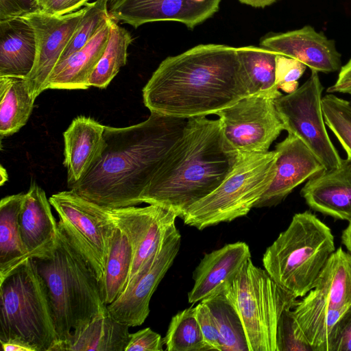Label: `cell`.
<instances>
[{"label": "cell", "instance_id": "obj_37", "mask_svg": "<svg viewBox=\"0 0 351 351\" xmlns=\"http://www.w3.org/2000/svg\"><path fill=\"white\" fill-rule=\"evenodd\" d=\"M196 317L209 349L222 351L217 326L208 306L201 301L195 306Z\"/></svg>", "mask_w": 351, "mask_h": 351}, {"label": "cell", "instance_id": "obj_47", "mask_svg": "<svg viewBox=\"0 0 351 351\" xmlns=\"http://www.w3.org/2000/svg\"><path fill=\"white\" fill-rule=\"evenodd\" d=\"M88 1H89V0H88ZM101 1H104L108 2V1H119V0H101Z\"/></svg>", "mask_w": 351, "mask_h": 351}, {"label": "cell", "instance_id": "obj_43", "mask_svg": "<svg viewBox=\"0 0 351 351\" xmlns=\"http://www.w3.org/2000/svg\"><path fill=\"white\" fill-rule=\"evenodd\" d=\"M1 344L3 351H36L31 345L16 339L1 341Z\"/></svg>", "mask_w": 351, "mask_h": 351}, {"label": "cell", "instance_id": "obj_16", "mask_svg": "<svg viewBox=\"0 0 351 351\" xmlns=\"http://www.w3.org/2000/svg\"><path fill=\"white\" fill-rule=\"evenodd\" d=\"M221 0H119L110 16L134 28L153 22L175 21L193 29L212 17Z\"/></svg>", "mask_w": 351, "mask_h": 351}, {"label": "cell", "instance_id": "obj_13", "mask_svg": "<svg viewBox=\"0 0 351 351\" xmlns=\"http://www.w3.org/2000/svg\"><path fill=\"white\" fill-rule=\"evenodd\" d=\"M106 208L114 225L125 234L133 249L129 282L156 254L165 239L178 229V216L173 211L154 204Z\"/></svg>", "mask_w": 351, "mask_h": 351}, {"label": "cell", "instance_id": "obj_12", "mask_svg": "<svg viewBox=\"0 0 351 351\" xmlns=\"http://www.w3.org/2000/svg\"><path fill=\"white\" fill-rule=\"evenodd\" d=\"M282 95L279 89L250 95L216 114L226 138L240 154L268 152L285 130L275 105Z\"/></svg>", "mask_w": 351, "mask_h": 351}, {"label": "cell", "instance_id": "obj_46", "mask_svg": "<svg viewBox=\"0 0 351 351\" xmlns=\"http://www.w3.org/2000/svg\"><path fill=\"white\" fill-rule=\"evenodd\" d=\"M1 185L3 184V183L8 180V176L6 173V170L3 169L2 166H1Z\"/></svg>", "mask_w": 351, "mask_h": 351}, {"label": "cell", "instance_id": "obj_35", "mask_svg": "<svg viewBox=\"0 0 351 351\" xmlns=\"http://www.w3.org/2000/svg\"><path fill=\"white\" fill-rule=\"evenodd\" d=\"M306 65L300 61L282 55L276 56V84L278 89L291 93L298 88V80Z\"/></svg>", "mask_w": 351, "mask_h": 351}, {"label": "cell", "instance_id": "obj_22", "mask_svg": "<svg viewBox=\"0 0 351 351\" xmlns=\"http://www.w3.org/2000/svg\"><path fill=\"white\" fill-rule=\"evenodd\" d=\"M51 206L45 191L32 182L25 193L19 219L22 241L30 258L46 254L55 244L58 222Z\"/></svg>", "mask_w": 351, "mask_h": 351}, {"label": "cell", "instance_id": "obj_25", "mask_svg": "<svg viewBox=\"0 0 351 351\" xmlns=\"http://www.w3.org/2000/svg\"><path fill=\"white\" fill-rule=\"evenodd\" d=\"M129 328L106 311L74 328L53 351H125L130 337Z\"/></svg>", "mask_w": 351, "mask_h": 351}, {"label": "cell", "instance_id": "obj_24", "mask_svg": "<svg viewBox=\"0 0 351 351\" xmlns=\"http://www.w3.org/2000/svg\"><path fill=\"white\" fill-rule=\"evenodd\" d=\"M36 58L33 27L23 17L0 21V76L27 77Z\"/></svg>", "mask_w": 351, "mask_h": 351}, {"label": "cell", "instance_id": "obj_40", "mask_svg": "<svg viewBox=\"0 0 351 351\" xmlns=\"http://www.w3.org/2000/svg\"><path fill=\"white\" fill-rule=\"evenodd\" d=\"M88 0H38L40 12L50 16H63L75 12Z\"/></svg>", "mask_w": 351, "mask_h": 351}, {"label": "cell", "instance_id": "obj_4", "mask_svg": "<svg viewBox=\"0 0 351 351\" xmlns=\"http://www.w3.org/2000/svg\"><path fill=\"white\" fill-rule=\"evenodd\" d=\"M32 260L47 290L58 344L74 328L108 311L95 272L58 222L53 247Z\"/></svg>", "mask_w": 351, "mask_h": 351}, {"label": "cell", "instance_id": "obj_7", "mask_svg": "<svg viewBox=\"0 0 351 351\" xmlns=\"http://www.w3.org/2000/svg\"><path fill=\"white\" fill-rule=\"evenodd\" d=\"M19 339L36 351L58 343L45 284L32 258L0 278V342Z\"/></svg>", "mask_w": 351, "mask_h": 351}, {"label": "cell", "instance_id": "obj_27", "mask_svg": "<svg viewBox=\"0 0 351 351\" xmlns=\"http://www.w3.org/2000/svg\"><path fill=\"white\" fill-rule=\"evenodd\" d=\"M0 136L17 132L27 122L34 108L35 98L27 78L0 76Z\"/></svg>", "mask_w": 351, "mask_h": 351}, {"label": "cell", "instance_id": "obj_9", "mask_svg": "<svg viewBox=\"0 0 351 351\" xmlns=\"http://www.w3.org/2000/svg\"><path fill=\"white\" fill-rule=\"evenodd\" d=\"M278 152L240 154L230 174L210 194L189 208L182 218L199 230L245 216L269 187Z\"/></svg>", "mask_w": 351, "mask_h": 351}, {"label": "cell", "instance_id": "obj_17", "mask_svg": "<svg viewBox=\"0 0 351 351\" xmlns=\"http://www.w3.org/2000/svg\"><path fill=\"white\" fill-rule=\"evenodd\" d=\"M275 150L278 152L275 176L254 208L279 204L295 187L325 170L312 152L294 134H288L276 144Z\"/></svg>", "mask_w": 351, "mask_h": 351}, {"label": "cell", "instance_id": "obj_29", "mask_svg": "<svg viewBox=\"0 0 351 351\" xmlns=\"http://www.w3.org/2000/svg\"><path fill=\"white\" fill-rule=\"evenodd\" d=\"M249 95L278 89L276 84L278 53L255 46L237 48Z\"/></svg>", "mask_w": 351, "mask_h": 351}, {"label": "cell", "instance_id": "obj_38", "mask_svg": "<svg viewBox=\"0 0 351 351\" xmlns=\"http://www.w3.org/2000/svg\"><path fill=\"white\" fill-rule=\"evenodd\" d=\"M164 341L160 334L145 328L130 334L125 351H162Z\"/></svg>", "mask_w": 351, "mask_h": 351}, {"label": "cell", "instance_id": "obj_20", "mask_svg": "<svg viewBox=\"0 0 351 351\" xmlns=\"http://www.w3.org/2000/svg\"><path fill=\"white\" fill-rule=\"evenodd\" d=\"M105 125L84 116L75 118L63 134L64 165L69 189L80 181L101 158L107 146Z\"/></svg>", "mask_w": 351, "mask_h": 351}, {"label": "cell", "instance_id": "obj_36", "mask_svg": "<svg viewBox=\"0 0 351 351\" xmlns=\"http://www.w3.org/2000/svg\"><path fill=\"white\" fill-rule=\"evenodd\" d=\"M291 310L285 311L280 317L276 337L278 351H313L311 346L297 338Z\"/></svg>", "mask_w": 351, "mask_h": 351}, {"label": "cell", "instance_id": "obj_1", "mask_svg": "<svg viewBox=\"0 0 351 351\" xmlns=\"http://www.w3.org/2000/svg\"><path fill=\"white\" fill-rule=\"evenodd\" d=\"M247 95L237 48L219 44L167 57L143 89L151 112L186 119L216 114Z\"/></svg>", "mask_w": 351, "mask_h": 351}, {"label": "cell", "instance_id": "obj_34", "mask_svg": "<svg viewBox=\"0 0 351 351\" xmlns=\"http://www.w3.org/2000/svg\"><path fill=\"white\" fill-rule=\"evenodd\" d=\"M322 106L326 125L351 160V102L329 93L322 97Z\"/></svg>", "mask_w": 351, "mask_h": 351}, {"label": "cell", "instance_id": "obj_28", "mask_svg": "<svg viewBox=\"0 0 351 351\" xmlns=\"http://www.w3.org/2000/svg\"><path fill=\"white\" fill-rule=\"evenodd\" d=\"M133 258V249L128 238L115 226L104 274L100 281L102 298L107 306L117 300L126 289Z\"/></svg>", "mask_w": 351, "mask_h": 351}, {"label": "cell", "instance_id": "obj_33", "mask_svg": "<svg viewBox=\"0 0 351 351\" xmlns=\"http://www.w3.org/2000/svg\"><path fill=\"white\" fill-rule=\"evenodd\" d=\"M84 8V13L63 51L60 61L86 45L110 19L106 1L96 0L92 3H86Z\"/></svg>", "mask_w": 351, "mask_h": 351}, {"label": "cell", "instance_id": "obj_18", "mask_svg": "<svg viewBox=\"0 0 351 351\" xmlns=\"http://www.w3.org/2000/svg\"><path fill=\"white\" fill-rule=\"evenodd\" d=\"M260 45L298 60L311 71L328 73L341 68V54L335 40L310 25L285 33H269L261 39Z\"/></svg>", "mask_w": 351, "mask_h": 351}, {"label": "cell", "instance_id": "obj_31", "mask_svg": "<svg viewBox=\"0 0 351 351\" xmlns=\"http://www.w3.org/2000/svg\"><path fill=\"white\" fill-rule=\"evenodd\" d=\"M202 301L208 306L216 322L222 351H249L241 319L226 297L220 293Z\"/></svg>", "mask_w": 351, "mask_h": 351}, {"label": "cell", "instance_id": "obj_8", "mask_svg": "<svg viewBox=\"0 0 351 351\" xmlns=\"http://www.w3.org/2000/svg\"><path fill=\"white\" fill-rule=\"evenodd\" d=\"M222 293L238 313L245 332L249 351H278L277 328L286 310L298 302L277 284L263 269L248 258Z\"/></svg>", "mask_w": 351, "mask_h": 351}, {"label": "cell", "instance_id": "obj_21", "mask_svg": "<svg viewBox=\"0 0 351 351\" xmlns=\"http://www.w3.org/2000/svg\"><path fill=\"white\" fill-rule=\"evenodd\" d=\"M301 195L314 210L334 218L351 220V160L347 157L335 169L324 170L308 180Z\"/></svg>", "mask_w": 351, "mask_h": 351}, {"label": "cell", "instance_id": "obj_6", "mask_svg": "<svg viewBox=\"0 0 351 351\" xmlns=\"http://www.w3.org/2000/svg\"><path fill=\"white\" fill-rule=\"evenodd\" d=\"M351 313V253L335 250L312 289L291 310L297 338L313 351H333L340 324Z\"/></svg>", "mask_w": 351, "mask_h": 351}, {"label": "cell", "instance_id": "obj_11", "mask_svg": "<svg viewBox=\"0 0 351 351\" xmlns=\"http://www.w3.org/2000/svg\"><path fill=\"white\" fill-rule=\"evenodd\" d=\"M49 200L58 213V222L89 263L100 282L115 226L106 208L71 190L55 193Z\"/></svg>", "mask_w": 351, "mask_h": 351}, {"label": "cell", "instance_id": "obj_14", "mask_svg": "<svg viewBox=\"0 0 351 351\" xmlns=\"http://www.w3.org/2000/svg\"><path fill=\"white\" fill-rule=\"evenodd\" d=\"M181 235L177 229L163 242L156 254L131 279L122 294L107 306L119 322L141 326L149 313L151 298L178 254Z\"/></svg>", "mask_w": 351, "mask_h": 351}, {"label": "cell", "instance_id": "obj_3", "mask_svg": "<svg viewBox=\"0 0 351 351\" xmlns=\"http://www.w3.org/2000/svg\"><path fill=\"white\" fill-rule=\"evenodd\" d=\"M240 154L226 138L219 119L191 118L141 197L182 218L230 174Z\"/></svg>", "mask_w": 351, "mask_h": 351}, {"label": "cell", "instance_id": "obj_44", "mask_svg": "<svg viewBox=\"0 0 351 351\" xmlns=\"http://www.w3.org/2000/svg\"><path fill=\"white\" fill-rule=\"evenodd\" d=\"M241 3L253 8H264L269 6L279 0H239Z\"/></svg>", "mask_w": 351, "mask_h": 351}, {"label": "cell", "instance_id": "obj_5", "mask_svg": "<svg viewBox=\"0 0 351 351\" xmlns=\"http://www.w3.org/2000/svg\"><path fill=\"white\" fill-rule=\"evenodd\" d=\"M335 251L330 228L309 211L296 213L288 228L265 250L264 269L295 298L313 289Z\"/></svg>", "mask_w": 351, "mask_h": 351}, {"label": "cell", "instance_id": "obj_39", "mask_svg": "<svg viewBox=\"0 0 351 351\" xmlns=\"http://www.w3.org/2000/svg\"><path fill=\"white\" fill-rule=\"evenodd\" d=\"M40 12L38 0H0V21Z\"/></svg>", "mask_w": 351, "mask_h": 351}, {"label": "cell", "instance_id": "obj_19", "mask_svg": "<svg viewBox=\"0 0 351 351\" xmlns=\"http://www.w3.org/2000/svg\"><path fill=\"white\" fill-rule=\"evenodd\" d=\"M250 258V247L243 241L229 243L204 254L194 270V284L188 293V302L195 304L222 293Z\"/></svg>", "mask_w": 351, "mask_h": 351}, {"label": "cell", "instance_id": "obj_45", "mask_svg": "<svg viewBox=\"0 0 351 351\" xmlns=\"http://www.w3.org/2000/svg\"><path fill=\"white\" fill-rule=\"evenodd\" d=\"M341 241L350 253H351V220L349 221L347 228L342 232Z\"/></svg>", "mask_w": 351, "mask_h": 351}, {"label": "cell", "instance_id": "obj_32", "mask_svg": "<svg viewBox=\"0 0 351 351\" xmlns=\"http://www.w3.org/2000/svg\"><path fill=\"white\" fill-rule=\"evenodd\" d=\"M163 341L168 351L209 350L196 317L195 306L172 317Z\"/></svg>", "mask_w": 351, "mask_h": 351}, {"label": "cell", "instance_id": "obj_10", "mask_svg": "<svg viewBox=\"0 0 351 351\" xmlns=\"http://www.w3.org/2000/svg\"><path fill=\"white\" fill-rule=\"evenodd\" d=\"M324 87L318 72L311 71L308 80L295 91L275 100L285 130L300 138L326 170L338 167L342 161L326 128L322 100Z\"/></svg>", "mask_w": 351, "mask_h": 351}, {"label": "cell", "instance_id": "obj_26", "mask_svg": "<svg viewBox=\"0 0 351 351\" xmlns=\"http://www.w3.org/2000/svg\"><path fill=\"white\" fill-rule=\"evenodd\" d=\"M25 193L8 195L0 202V278L29 257L19 227V214Z\"/></svg>", "mask_w": 351, "mask_h": 351}, {"label": "cell", "instance_id": "obj_41", "mask_svg": "<svg viewBox=\"0 0 351 351\" xmlns=\"http://www.w3.org/2000/svg\"><path fill=\"white\" fill-rule=\"evenodd\" d=\"M326 92L351 94V59L341 66L336 82L328 87Z\"/></svg>", "mask_w": 351, "mask_h": 351}, {"label": "cell", "instance_id": "obj_48", "mask_svg": "<svg viewBox=\"0 0 351 351\" xmlns=\"http://www.w3.org/2000/svg\"><path fill=\"white\" fill-rule=\"evenodd\" d=\"M350 96H351V94H350ZM350 101L351 102V97H350Z\"/></svg>", "mask_w": 351, "mask_h": 351}, {"label": "cell", "instance_id": "obj_30", "mask_svg": "<svg viewBox=\"0 0 351 351\" xmlns=\"http://www.w3.org/2000/svg\"><path fill=\"white\" fill-rule=\"evenodd\" d=\"M112 18V17H111ZM132 38L130 32L121 27L112 18L109 39L88 84L90 86L106 88L127 62L128 47Z\"/></svg>", "mask_w": 351, "mask_h": 351}, {"label": "cell", "instance_id": "obj_23", "mask_svg": "<svg viewBox=\"0 0 351 351\" xmlns=\"http://www.w3.org/2000/svg\"><path fill=\"white\" fill-rule=\"evenodd\" d=\"M112 18L82 48L60 61L54 67L47 89H87L88 81L107 45Z\"/></svg>", "mask_w": 351, "mask_h": 351}, {"label": "cell", "instance_id": "obj_2", "mask_svg": "<svg viewBox=\"0 0 351 351\" xmlns=\"http://www.w3.org/2000/svg\"><path fill=\"white\" fill-rule=\"evenodd\" d=\"M186 122L151 112L145 121L130 126L105 125L107 146L101 158L69 190L109 208L142 204L143 193L182 136Z\"/></svg>", "mask_w": 351, "mask_h": 351}, {"label": "cell", "instance_id": "obj_42", "mask_svg": "<svg viewBox=\"0 0 351 351\" xmlns=\"http://www.w3.org/2000/svg\"><path fill=\"white\" fill-rule=\"evenodd\" d=\"M333 351H351V313L340 324Z\"/></svg>", "mask_w": 351, "mask_h": 351}, {"label": "cell", "instance_id": "obj_15", "mask_svg": "<svg viewBox=\"0 0 351 351\" xmlns=\"http://www.w3.org/2000/svg\"><path fill=\"white\" fill-rule=\"evenodd\" d=\"M85 8L63 16H50L42 12L24 16L33 27L36 39L34 66L26 77L36 99L47 90V83L72 37Z\"/></svg>", "mask_w": 351, "mask_h": 351}]
</instances>
